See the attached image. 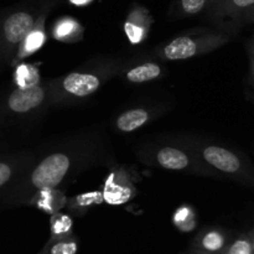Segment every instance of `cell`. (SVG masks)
I'll use <instances>...</instances> for the list:
<instances>
[{"label": "cell", "instance_id": "cell-33", "mask_svg": "<svg viewBox=\"0 0 254 254\" xmlns=\"http://www.w3.org/2000/svg\"><path fill=\"white\" fill-rule=\"evenodd\" d=\"M39 254H40V253H39Z\"/></svg>", "mask_w": 254, "mask_h": 254}, {"label": "cell", "instance_id": "cell-31", "mask_svg": "<svg viewBox=\"0 0 254 254\" xmlns=\"http://www.w3.org/2000/svg\"><path fill=\"white\" fill-rule=\"evenodd\" d=\"M40 254H41V252H40Z\"/></svg>", "mask_w": 254, "mask_h": 254}, {"label": "cell", "instance_id": "cell-15", "mask_svg": "<svg viewBox=\"0 0 254 254\" xmlns=\"http://www.w3.org/2000/svg\"><path fill=\"white\" fill-rule=\"evenodd\" d=\"M51 11H46L41 15V17L39 19L37 24L35 25L34 29L29 32L26 37H25L24 41L20 45L19 50H17L16 55H15V59L12 61L11 66H16V64H21V61L24 59H26L27 56H31L32 54H35L36 51H39L42 46L45 45L47 40V34H46V20L47 16Z\"/></svg>", "mask_w": 254, "mask_h": 254}, {"label": "cell", "instance_id": "cell-3", "mask_svg": "<svg viewBox=\"0 0 254 254\" xmlns=\"http://www.w3.org/2000/svg\"><path fill=\"white\" fill-rule=\"evenodd\" d=\"M170 139L185 146L192 154L202 168L203 175L254 185L252 164L233 149L203 138L178 136Z\"/></svg>", "mask_w": 254, "mask_h": 254}, {"label": "cell", "instance_id": "cell-23", "mask_svg": "<svg viewBox=\"0 0 254 254\" xmlns=\"http://www.w3.org/2000/svg\"><path fill=\"white\" fill-rule=\"evenodd\" d=\"M51 237L50 240H59V238L68 237V236L73 235L72 232V227H73V222L69 215L66 213L57 212L51 216Z\"/></svg>", "mask_w": 254, "mask_h": 254}, {"label": "cell", "instance_id": "cell-16", "mask_svg": "<svg viewBox=\"0 0 254 254\" xmlns=\"http://www.w3.org/2000/svg\"><path fill=\"white\" fill-rule=\"evenodd\" d=\"M51 35L55 40L61 42L81 41L83 39L84 29L78 20L72 16H62L54 22L51 29Z\"/></svg>", "mask_w": 254, "mask_h": 254}, {"label": "cell", "instance_id": "cell-10", "mask_svg": "<svg viewBox=\"0 0 254 254\" xmlns=\"http://www.w3.org/2000/svg\"><path fill=\"white\" fill-rule=\"evenodd\" d=\"M36 151L22 150L0 155V195L6 191L34 160Z\"/></svg>", "mask_w": 254, "mask_h": 254}, {"label": "cell", "instance_id": "cell-13", "mask_svg": "<svg viewBox=\"0 0 254 254\" xmlns=\"http://www.w3.org/2000/svg\"><path fill=\"white\" fill-rule=\"evenodd\" d=\"M134 193L135 190L128 174L123 170H114L109 174L102 195L103 200L108 201L112 205H117L129 201Z\"/></svg>", "mask_w": 254, "mask_h": 254}, {"label": "cell", "instance_id": "cell-1", "mask_svg": "<svg viewBox=\"0 0 254 254\" xmlns=\"http://www.w3.org/2000/svg\"><path fill=\"white\" fill-rule=\"evenodd\" d=\"M109 148L96 131L77 134L36 153L26 170L0 195V210L29 206L41 191L60 189L81 173L107 160Z\"/></svg>", "mask_w": 254, "mask_h": 254}, {"label": "cell", "instance_id": "cell-22", "mask_svg": "<svg viewBox=\"0 0 254 254\" xmlns=\"http://www.w3.org/2000/svg\"><path fill=\"white\" fill-rule=\"evenodd\" d=\"M173 221L176 228L181 232H191L197 226V215L191 206L183 205L175 211Z\"/></svg>", "mask_w": 254, "mask_h": 254}, {"label": "cell", "instance_id": "cell-29", "mask_svg": "<svg viewBox=\"0 0 254 254\" xmlns=\"http://www.w3.org/2000/svg\"><path fill=\"white\" fill-rule=\"evenodd\" d=\"M181 254H208V253H203V252H198V251H192V250H188L186 252L181 253Z\"/></svg>", "mask_w": 254, "mask_h": 254}, {"label": "cell", "instance_id": "cell-9", "mask_svg": "<svg viewBox=\"0 0 254 254\" xmlns=\"http://www.w3.org/2000/svg\"><path fill=\"white\" fill-rule=\"evenodd\" d=\"M166 76V69L155 57H134L124 59L123 66L119 72V78L128 83L143 84L156 81Z\"/></svg>", "mask_w": 254, "mask_h": 254}, {"label": "cell", "instance_id": "cell-17", "mask_svg": "<svg viewBox=\"0 0 254 254\" xmlns=\"http://www.w3.org/2000/svg\"><path fill=\"white\" fill-rule=\"evenodd\" d=\"M67 202H68V198L62 192L61 189H55V190L41 191L37 193L30 201L29 206H34L52 216L60 212L64 207H67Z\"/></svg>", "mask_w": 254, "mask_h": 254}, {"label": "cell", "instance_id": "cell-30", "mask_svg": "<svg viewBox=\"0 0 254 254\" xmlns=\"http://www.w3.org/2000/svg\"><path fill=\"white\" fill-rule=\"evenodd\" d=\"M248 233H250V238H251V242H252V248H253V253H254V228Z\"/></svg>", "mask_w": 254, "mask_h": 254}, {"label": "cell", "instance_id": "cell-8", "mask_svg": "<svg viewBox=\"0 0 254 254\" xmlns=\"http://www.w3.org/2000/svg\"><path fill=\"white\" fill-rule=\"evenodd\" d=\"M254 9V0H210L205 10V19L216 30L235 35L245 26L246 17Z\"/></svg>", "mask_w": 254, "mask_h": 254}, {"label": "cell", "instance_id": "cell-2", "mask_svg": "<svg viewBox=\"0 0 254 254\" xmlns=\"http://www.w3.org/2000/svg\"><path fill=\"white\" fill-rule=\"evenodd\" d=\"M123 62L121 57H97L68 73L50 79V106H76L91 98L107 82L119 76Z\"/></svg>", "mask_w": 254, "mask_h": 254}, {"label": "cell", "instance_id": "cell-18", "mask_svg": "<svg viewBox=\"0 0 254 254\" xmlns=\"http://www.w3.org/2000/svg\"><path fill=\"white\" fill-rule=\"evenodd\" d=\"M210 0H173L170 16L173 19H185L205 12Z\"/></svg>", "mask_w": 254, "mask_h": 254}, {"label": "cell", "instance_id": "cell-7", "mask_svg": "<svg viewBox=\"0 0 254 254\" xmlns=\"http://www.w3.org/2000/svg\"><path fill=\"white\" fill-rule=\"evenodd\" d=\"M170 143H150L138 150V158L149 166L170 171H188L203 175V170L192 154L173 139H166Z\"/></svg>", "mask_w": 254, "mask_h": 254}, {"label": "cell", "instance_id": "cell-25", "mask_svg": "<svg viewBox=\"0 0 254 254\" xmlns=\"http://www.w3.org/2000/svg\"><path fill=\"white\" fill-rule=\"evenodd\" d=\"M93 0H68V2L71 5H74V6H86V5H89Z\"/></svg>", "mask_w": 254, "mask_h": 254}, {"label": "cell", "instance_id": "cell-19", "mask_svg": "<svg viewBox=\"0 0 254 254\" xmlns=\"http://www.w3.org/2000/svg\"><path fill=\"white\" fill-rule=\"evenodd\" d=\"M42 83L40 81L39 71L35 66L27 64H19L14 72V84L19 88H27V87L37 86Z\"/></svg>", "mask_w": 254, "mask_h": 254}, {"label": "cell", "instance_id": "cell-26", "mask_svg": "<svg viewBox=\"0 0 254 254\" xmlns=\"http://www.w3.org/2000/svg\"><path fill=\"white\" fill-rule=\"evenodd\" d=\"M247 51L250 55V60H254V36L250 40L247 45Z\"/></svg>", "mask_w": 254, "mask_h": 254}, {"label": "cell", "instance_id": "cell-5", "mask_svg": "<svg viewBox=\"0 0 254 254\" xmlns=\"http://www.w3.org/2000/svg\"><path fill=\"white\" fill-rule=\"evenodd\" d=\"M50 107L47 82L27 88L14 87L9 89L0 98V135L15 128L29 126Z\"/></svg>", "mask_w": 254, "mask_h": 254}, {"label": "cell", "instance_id": "cell-4", "mask_svg": "<svg viewBox=\"0 0 254 254\" xmlns=\"http://www.w3.org/2000/svg\"><path fill=\"white\" fill-rule=\"evenodd\" d=\"M60 0H22L0 9V68L11 66L20 45L41 15L52 11Z\"/></svg>", "mask_w": 254, "mask_h": 254}, {"label": "cell", "instance_id": "cell-14", "mask_svg": "<svg viewBox=\"0 0 254 254\" xmlns=\"http://www.w3.org/2000/svg\"><path fill=\"white\" fill-rule=\"evenodd\" d=\"M158 116V109L149 107H134L122 112L114 121V128L121 133H131L143 128Z\"/></svg>", "mask_w": 254, "mask_h": 254}, {"label": "cell", "instance_id": "cell-11", "mask_svg": "<svg viewBox=\"0 0 254 254\" xmlns=\"http://www.w3.org/2000/svg\"><path fill=\"white\" fill-rule=\"evenodd\" d=\"M151 24H153V17L150 11L144 5L135 2L129 9L124 21V32L127 39L131 45L141 44L148 37Z\"/></svg>", "mask_w": 254, "mask_h": 254}, {"label": "cell", "instance_id": "cell-21", "mask_svg": "<svg viewBox=\"0 0 254 254\" xmlns=\"http://www.w3.org/2000/svg\"><path fill=\"white\" fill-rule=\"evenodd\" d=\"M103 200V195L102 192H88L82 193V195L74 196L73 198L68 200L67 202V207L69 208L72 213L77 215H84L92 206H96L101 203Z\"/></svg>", "mask_w": 254, "mask_h": 254}, {"label": "cell", "instance_id": "cell-27", "mask_svg": "<svg viewBox=\"0 0 254 254\" xmlns=\"http://www.w3.org/2000/svg\"><path fill=\"white\" fill-rule=\"evenodd\" d=\"M250 77L251 82L254 84V60H250Z\"/></svg>", "mask_w": 254, "mask_h": 254}, {"label": "cell", "instance_id": "cell-20", "mask_svg": "<svg viewBox=\"0 0 254 254\" xmlns=\"http://www.w3.org/2000/svg\"><path fill=\"white\" fill-rule=\"evenodd\" d=\"M78 240L74 235L59 240H49L41 254H77Z\"/></svg>", "mask_w": 254, "mask_h": 254}, {"label": "cell", "instance_id": "cell-6", "mask_svg": "<svg viewBox=\"0 0 254 254\" xmlns=\"http://www.w3.org/2000/svg\"><path fill=\"white\" fill-rule=\"evenodd\" d=\"M232 36L216 29L197 27L183 32L156 47L151 56L163 61H183L210 54L230 42Z\"/></svg>", "mask_w": 254, "mask_h": 254}, {"label": "cell", "instance_id": "cell-12", "mask_svg": "<svg viewBox=\"0 0 254 254\" xmlns=\"http://www.w3.org/2000/svg\"><path fill=\"white\" fill-rule=\"evenodd\" d=\"M232 237L225 228L208 226L196 233L189 250L208 254H221Z\"/></svg>", "mask_w": 254, "mask_h": 254}, {"label": "cell", "instance_id": "cell-24", "mask_svg": "<svg viewBox=\"0 0 254 254\" xmlns=\"http://www.w3.org/2000/svg\"><path fill=\"white\" fill-rule=\"evenodd\" d=\"M221 254H253L250 233H242L232 238Z\"/></svg>", "mask_w": 254, "mask_h": 254}, {"label": "cell", "instance_id": "cell-28", "mask_svg": "<svg viewBox=\"0 0 254 254\" xmlns=\"http://www.w3.org/2000/svg\"><path fill=\"white\" fill-rule=\"evenodd\" d=\"M247 24H254V9L250 12V14H248V16L246 17L245 25H247Z\"/></svg>", "mask_w": 254, "mask_h": 254}, {"label": "cell", "instance_id": "cell-32", "mask_svg": "<svg viewBox=\"0 0 254 254\" xmlns=\"http://www.w3.org/2000/svg\"><path fill=\"white\" fill-rule=\"evenodd\" d=\"M253 254H254V253H253Z\"/></svg>", "mask_w": 254, "mask_h": 254}]
</instances>
